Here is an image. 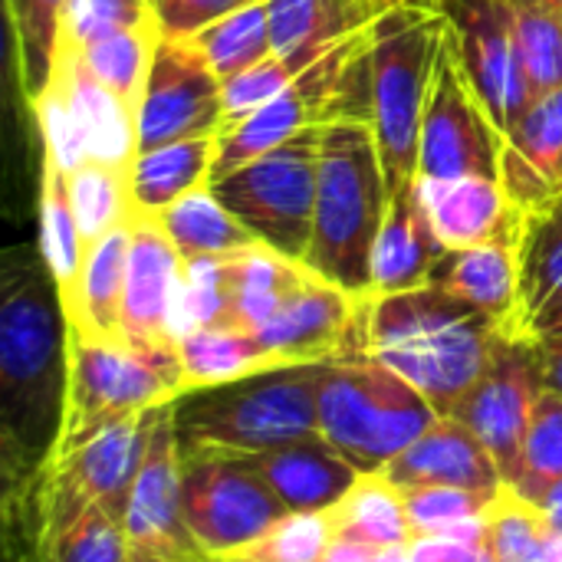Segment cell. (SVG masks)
<instances>
[{
    "label": "cell",
    "instance_id": "obj_21",
    "mask_svg": "<svg viewBox=\"0 0 562 562\" xmlns=\"http://www.w3.org/2000/svg\"><path fill=\"white\" fill-rule=\"evenodd\" d=\"M501 184L524 214L562 191V89L537 99L504 135Z\"/></svg>",
    "mask_w": 562,
    "mask_h": 562
},
{
    "label": "cell",
    "instance_id": "obj_30",
    "mask_svg": "<svg viewBox=\"0 0 562 562\" xmlns=\"http://www.w3.org/2000/svg\"><path fill=\"white\" fill-rule=\"evenodd\" d=\"M188 389L224 385L273 369L260 339L240 326H201L175 339Z\"/></svg>",
    "mask_w": 562,
    "mask_h": 562
},
{
    "label": "cell",
    "instance_id": "obj_7",
    "mask_svg": "<svg viewBox=\"0 0 562 562\" xmlns=\"http://www.w3.org/2000/svg\"><path fill=\"white\" fill-rule=\"evenodd\" d=\"M438 412L402 375L369 356L323 362L319 435L359 468L375 474L418 441Z\"/></svg>",
    "mask_w": 562,
    "mask_h": 562
},
{
    "label": "cell",
    "instance_id": "obj_37",
    "mask_svg": "<svg viewBox=\"0 0 562 562\" xmlns=\"http://www.w3.org/2000/svg\"><path fill=\"white\" fill-rule=\"evenodd\" d=\"M520 273H524V316L562 293V191L524 214L520 231Z\"/></svg>",
    "mask_w": 562,
    "mask_h": 562
},
{
    "label": "cell",
    "instance_id": "obj_50",
    "mask_svg": "<svg viewBox=\"0 0 562 562\" xmlns=\"http://www.w3.org/2000/svg\"><path fill=\"white\" fill-rule=\"evenodd\" d=\"M372 562H415V557H412V543L379 547V550H372Z\"/></svg>",
    "mask_w": 562,
    "mask_h": 562
},
{
    "label": "cell",
    "instance_id": "obj_14",
    "mask_svg": "<svg viewBox=\"0 0 562 562\" xmlns=\"http://www.w3.org/2000/svg\"><path fill=\"white\" fill-rule=\"evenodd\" d=\"M224 128V82L184 43L158 40L135 112L138 151Z\"/></svg>",
    "mask_w": 562,
    "mask_h": 562
},
{
    "label": "cell",
    "instance_id": "obj_33",
    "mask_svg": "<svg viewBox=\"0 0 562 562\" xmlns=\"http://www.w3.org/2000/svg\"><path fill=\"white\" fill-rule=\"evenodd\" d=\"M184 43L214 69L221 82H231L234 76L273 56V30H270L267 0L244 3L240 10L214 20L211 26H204Z\"/></svg>",
    "mask_w": 562,
    "mask_h": 562
},
{
    "label": "cell",
    "instance_id": "obj_44",
    "mask_svg": "<svg viewBox=\"0 0 562 562\" xmlns=\"http://www.w3.org/2000/svg\"><path fill=\"white\" fill-rule=\"evenodd\" d=\"M155 23L148 0H66L59 49H82L95 40Z\"/></svg>",
    "mask_w": 562,
    "mask_h": 562
},
{
    "label": "cell",
    "instance_id": "obj_39",
    "mask_svg": "<svg viewBox=\"0 0 562 562\" xmlns=\"http://www.w3.org/2000/svg\"><path fill=\"white\" fill-rule=\"evenodd\" d=\"M237 254L184 260V277L175 306V339L201 326H234Z\"/></svg>",
    "mask_w": 562,
    "mask_h": 562
},
{
    "label": "cell",
    "instance_id": "obj_12",
    "mask_svg": "<svg viewBox=\"0 0 562 562\" xmlns=\"http://www.w3.org/2000/svg\"><path fill=\"white\" fill-rule=\"evenodd\" d=\"M501 148L504 135L497 132L471 79L464 76L448 36L422 122L418 181L501 178Z\"/></svg>",
    "mask_w": 562,
    "mask_h": 562
},
{
    "label": "cell",
    "instance_id": "obj_38",
    "mask_svg": "<svg viewBox=\"0 0 562 562\" xmlns=\"http://www.w3.org/2000/svg\"><path fill=\"white\" fill-rule=\"evenodd\" d=\"M487 547L494 562H550L560 530L550 524L540 504L524 501L507 484L491 501L487 514Z\"/></svg>",
    "mask_w": 562,
    "mask_h": 562
},
{
    "label": "cell",
    "instance_id": "obj_20",
    "mask_svg": "<svg viewBox=\"0 0 562 562\" xmlns=\"http://www.w3.org/2000/svg\"><path fill=\"white\" fill-rule=\"evenodd\" d=\"M240 458L263 477L286 514L333 510L359 481V468L349 464L323 435Z\"/></svg>",
    "mask_w": 562,
    "mask_h": 562
},
{
    "label": "cell",
    "instance_id": "obj_19",
    "mask_svg": "<svg viewBox=\"0 0 562 562\" xmlns=\"http://www.w3.org/2000/svg\"><path fill=\"white\" fill-rule=\"evenodd\" d=\"M395 487H464L497 497L504 474L481 438L458 418L438 415L431 428L382 468Z\"/></svg>",
    "mask_w": 562,
    "mask_h": 562
},
{
    "label": "cell",
    "instance_id": "obj_22",
    "mask_svg": "<svg viewBox=\"0 0 562 562\" xmlns=\"http://www.w3.org/2000/svg\"><path fill=\"white\" fill-rule=\"evenodd\" d=\"M435 286L487 313L510 333H527L524 316V273L520 244H484L468 250H448Z\"/></svg>",
    "mask_w": 562,
    "mask_h": 562
},
{
    "label": "cell",
    "instance_id": "obj_26",
    "mask_svg": "<svg viewBox=\"0 0 562 562\" xmlns=\"http://www.w3.org/2000/svg\"><path fill=\"white\" fill-rule=\"evenodd\" d=\"M408 0H267L273 53H296L333 46L372 23L392 7Z\"/></svg>",
    "mask_w": 562,
    "mask_h": 562
},
{
    "label": "cell",
    "instance_id": "obj_53",
    "mask_svg": "<svg viewBox=\"0 0 562 562\" xmlns=\"http://www.w3.org/2000/svg\"><path fill=\"white\" fill-rule=\"evenodd\" d=\"M204 562H211V557H207V560H204Z\"/></svg>",
    "mask_w": 562,
    "mask_h": 562
},
{
    "label": "cell",
    "instance_id": "obj_23",
    "mask_svg": "<svg viewBox=\"0 0 562 562\" xmlns=\"http://www.w3.org/2000/svg\"><path fill=\"white\" fill-rule=\"evenodd\" d=\"M445 247L431 231V221L418 201V188L408 194H395L389 201V214L382 221L375 257H372V296L408 293L431 286Z\"/></svg>",
    "mask_w": 562,
    "mask_h": 562
},
{
    "label": "cell",
    "instance_id": "obj_27",
    "mask_svg": "<svg viewBox=\"0 0 562 562\" xmlns=\"http://www.w3.org/2000/svg\"><path fill=\"white\" fill-rule=\"evenodd\" d=\"M132 224H122L89 244L79 293L69 316V329L92 339H122V296Z\"/></svg>",
    "mask_w": 562,
    "mask_h": 562
},
{
    "label": "cell",
    "instance_id": "obj_2",
    "mask_svg": "<svg viewBox=\"0 0 562 562\" xmlns=\"http://www.w3.org/2000/svg\"><path fill=\"white\" fill-rule=\"evenodd\" d=\"M507 333L435 283L369 296L362 310V356L402 375L438 415H454Z\"/></svg>",
    "mask_w": 562,
    "mask_h": 562
},
{
    "label": "cell",
    "instance_id": "obj_6",
    "mask_svg": "<svg viewBox=\"0 0 562 562\" xmlns=\"http://www.w3.org/2000/svg\"><path fill=\"white\" fill-rule=\"evenodd\" d=\"M181 392H188V382L175 342L142 346L69 329L66 422L53 458L76 451L132 415L171 405Z\"/></svg>",
    "mask_w": 562,
    "mask_h": 562
},
{
    "label": "cell",
    "instance_id": "obj_3",
    "mask_svg": "<svg viewBox=\"0 0 562 562\" xmlns=\"http://www.w3.org/2000/svg\"><path fill=\"white\" fill-rule=\"evenodd\" d=\"M445 43L448 13L441 0L398 3L369 30V122L392 198L418 188L422 122Z\"/></svg>",
    "mask_w": 562,
    "mask_h": 562
},
{
    "label": "cell",
    "instance_id": "obj_46",
    "mask_svg": "<svg viewBox=\"0 0 562 562\" xmlns=\"http://www.w3.org/2000/svg\"><path fill=\"white\" fill-rule=\"evenodd\" d=\"M165 40H191L214 20L240 10L254 0H148Z\"/></svg>",
    "mask_w": 562,
    "mask_h": 562
},
{
    "label": "cell",
    "instance_id": "obj_1",
    "mask_svg": "<svg viewBox=\"0 0 562 562\" xmlns=\"http://www.w3.org/2000/svg\"><path fill=\"white\" fill-rule=\"evenodd\" d=\"M69 392V316L40 247H10L0 267V474L3 504L49 468Z\"/></svg>",
    "mask_w": 562,
    "mask_h": 562
},
{
    "label": "cell",
    "instance_id": "obj_43",
    "mask_svg": "<svg viewBox=\"0 0 562 562\" xmlns=\"http://www.w3.org/2000/svg\"><path fill=\"white\" fill-rule=\"evenodd\" d=\"M336 543L329 510L316 514H286L277 520L254 547L234 553L250 562H323Z\"/></svg>",
    "mask_w": 562,
    "mask_h": 562
},
{
    "label": "cell",
    "instance_id": "obj_15",
    "mask_svg": "<svg viewBox=\"0 0 562 562\" xmlns=\"http://www.w3.org/2000/svg\"><path fill=\"white\" fill-rule=\"evenodd\" d=\"M362 310L366 300L339 290L306 267L300 286L254 336L273 369L323 366L333 359L362 356Z\"/></svg>",
    "mask_w": 562,
    "mask_h": 562
},
{
    "label": "cell",
    "instance_id": "obj_4",
    "mask_svg": "<svg viewBox=\"0 0 562 562\" xmlns=\"http://www.w3.org/2000/svg\"><path fill=\"white\" fill-rule=\"evenodd\" d=\"M389 181L369 119H339L323 128L316 227L306 267L339 290L372 296V257L389 214Z\"/></svg>",
    "mask_w": 562,
    "mask_h": 562
},
{
    "label": "cell",
    "instance_id": "obj_10",
    "mask_svg": "<svg viewBox=\"0 0 562 562\" xmlns=\"http://www.w3.org/2000/svg\"><path fill=\"white\" fill-rule=\"evenodd\" d=\"M181 507L188 530L207 557H234L286 517L283 504L240 454L184 445Z\"/></svg>",
    "mask_w": 562,
    "mask_h": 562
},
{
    "label": "cell",
    "instance_id": "obj_16",
    "mask_svg": "<svg viewBox=\"0 0 562 562\" xmlns=\"http://www.w3.org/2000/svg\"><path fill=\"white\" fill-rule=\"evenodd\" d=\"M132 550L145 562H204L207 553L188 530L181 507V445L175 412L165 405L155 418L142 471L122 517Z\"/></svg>",
    "mask_w": 562,
    "mask_h": 562
},
{
    "label": "cell",
    "instance_id": "obj_17",
    "mask_svg": "<svg viewBox=\"0 0 562 562\" xmlns=\"http://www.w3.org/2000/svg\"><path fill=\"white\" fill-rule=\"evenodd\" d=\"M184 277V257L168 240L161 224L135 214L125 260L122 339L142 346L175 342V306Z\"/></svg>",
    "mask_w": 562,
    "mask_h": 562
},
{
    "label": "cell",
    "instance_id": "obj_35",
    "mask_svg": "<svg viewBox=\"0 0 562 562\" xmlns=\"http://www.w3.org/2000/svg\"><path fill=\"white\" fill-rule=\"evenodd\" d=\"M66 181H69V201H72L86 244H95L109 231L135 221L138 211L132 204V184H128L125 165L86 158L72 171H66Z\"/></svg>",
    "mask_w": 562,
    "mask_h": 562
},
{
    "label": "cell",
    "instance_id": "obj_49",
    "mask_svg": "<svg viewBox=\"0 0 562 562\" xmlns=\"http://www.w3.org/2000/svg\"><path fill=\"white\" fill-rule=\"evenodd\" d=\"M323 562H372V550L362 543H349V540H336L326 553Z\"/></svg>",
    "mask_w": 562,
    "mask_h": 562
},
{
    "label": "cell",
    "instance_id": "obj_42",
    "mask_svg": "<svg viewBox=\"0 0 562 562\" xmlns=\"http://www.w3.org/2000/svg\"><path fill=\"white\" fill-rule=\"evenodd\" d=\"M33 562H145L128 543L122 520L89 510L56 540H49Z\"/></svg>",
    "mask_w": 562,
    "mask_h": 562
},
{
    "label": "cell",
    "instance_id": "obj_9",
    "mask_svg": "<svg viewBox=\"0 0 562 562\" xmlns=\"http://www.w3.org/2000/svg\"><path fill=\"white\" fill-rule=\"evenodd\" d=\"M323 128L293 135L260 158L211 181L224 207L250 237L283 257L306 260L316 227Z\"/></svg>",
    "mask_w": 562,
    "mask_h": 562
},
{
    "label": "cell",
    "instance_id": "obj_47",
    "mask_svg": "<svg viewBox=\"0 0 562 562\" xmlns=\"http://www.w3.org/2000/svg\"><path fill=\"white\" fill-rule=\"evenodd\" d=\"M527 333L537 336V339H562V293H557L550 303H543L533 313Z\"/></svg>",
    "mask_w": 562,
    "mask_h": 562
},
{
    "label": "cell",
    "instance_id": "obj_34",
    "mask_svg": "<svg viewBox=\"0 0 562 562\" xmlns=\"http://www.w3.org/2000/svg\"><path fill=\"white\" fill-rule=\"evenodd\" d=\"M306 277V263L283 257L263 244H254L237 254V280H234V326L257 333L263 323L277 316L286 296Z\"/></svg>",
    "mask_w": 562,
    "mask_h": 562
},
{
    "label": "cell",
    "instance_id": "obj_31",
    "mask_svg": "<svg viewBox=\"0 0 562 562\" xmlns=\"http://www.w3.org/2000/svg\"><path fill=\"white\" fill-rule=\"evenodd\" d=\"M155 221L161 224V231L168 234V240L178 247L184 260L240 254L257 244L250 231L224 207V201L214 194L211 184L184 194L181 201L165 207Z\"/></svg>",
    "mask_w": 562,
    "mask_h": 562
},
{
    "label": "cell",
    "instance_id": "obj_25",
    "mask_svg": "<svg viewBox=\"0 0 562 562\" xmlns=\"http://www.w3.org/2000/svg\"><path fill=\"white\" fill-rule=\"evenodd\" d=\"M217 148H221V132L168 142L151 151H138L128 168L135 211L158 217L165 207H171L184 194L207 188L214 178Z\"/></svg>",
    "mask_w": 562,
    "mask_h": 562
},
{
    "label": "cell",
    "instance_id": "obj_45",
    "mask_svg": "<svg viewBox=\"0 0 562 562\" xmlns=\"http://www.w3.org/2000/svg\"><path fill=\"white\" fill-rule=\"evenodd\" d=\"M402 497H405V510H408L415 540L445 533L468 520H477L487 514V507L494 501L487 494L464 491V487H405Z\"/></svg>",
    "mask_w": 562,
    "mask_h": 562
},
{
    "label": "cell",
    "instance_id": "obj_29",
    "mask_svg": "<svg viewBox=\"0 0 562 562\" xmlns=\"http://www.w3.org/2000/svg\"><path fill=\"white\" fill-rule=\"evenodd\" d=\"M336 540L362 543L369 550L412 543V520L402 491L382 474H359L352 491L329 510Z\"/></svg>",
    "mask_w": 562,
    "mask_h": 562
},
{
    "label": "cell",
    "instance_id": "obj_11",
    "mask_svg": "<svg viewBox=\"0 0 562 562\" xmlns=\"http://www.w3.org/2000/svg\"><path fill=\"white\" fill-rule=\"evenodd\" d=\"M543 392L547 379L537 336L507 333L484 375L474 382V389L461 398V405L451 415L481 438V445L497 461L504 484L517 477L520 451Z\"/></svg>",
    "mask_w": 562,
    "mask_h": 562
},
{
    "label": "cell",
    "instance_id": "obj_51",
    "mask_svg": "<svg viewBox=\"0 0 562 562\" xmlns=\"http://www.w3.org/2000/svg\"><path fill=\"white\" fill-rule=\"evenodd\" d=\"M540 507H543V514L550 517V524L562 533V484H557V487L547 494V501H543Z\"/></svg>",
    "mask_w": 562,
    "mask_h": 562
},
{
    "label": "cell",
    "instance_id": "obj_41",
    "mask_svg": "<svg viewBox=\"0 0 562 562\" xmlns=\"http://www.w3.org/2000/svg\"><path fill=\"white\" fill-rule=\"evenodd\" d=\"M557 484H562V395L547 389L533 412L517 477L507 487L530 504H543Z\"/></svg>",
    "mask_w": 562,
    "mask_h": 562
},
{
    "label": "cell",
    "instance_id": "obj_36",
    "mask_svg": "<svg viewBox=\"0 0 562 562\" xmlns=\"http://www.w3.org/2000/svg\"><path fill=\"white\" fill-rule=\"evenodd\" d=\"M158 40H161L158 23H145L138 30H125V33H115L82 49H66V53H72L82 63V69L95 82H102L115 99H122L132 112H138V99H142Z\"/></svg>",
    "mask_w": 562,
    "mask_h": 562
},
{
    "label": "cell",
    "instance_id": "obj_48",
    "mask_svg": "<svg viewBox=\"0 0 562 562\" xmlns=\"http://www.w3.org/2000/svg\"><path fill=\"white\" fill-rule=\"evenodd\" d=\"M543 352V379L547 389L562 395V339H537Z\"/></svg>",
    "mask_w": 562,
    "mask_h": 562
},
{
    "label": "cell",
    "instance_id": "obj_52",
    "mask_svg": "<svg viewBox=\"0 0 562 562\" xmlns=\"http://www.w3.org/2000/svg\"><path fill=\"white\" fill-rule=\"evenodd\" d=\"M514 7H550V10H562V0H510Z\"/></svg>",
    "mask_w": 562,
    "mask_h": 562
},
{
    "label": "cell",
    "instance_id": "obj_13",
    "mask_svg": "<svg viewBox=\"0 0 562 562\" xmlns=\"http://www.w3.org/2000/svg\"><path fill=\"white\" fill-rule=\"evenodd\" d=\"M448 13L451 49L471 79L477 99L507 135L530 109L517 59V30L510 0H441Z\"/></svg>",
    "mask_w": 562,
    "mask_h": 562
},
{
    "label": "cell",
    "instance_id": "obj_8",
    "mask_svg": "<svg viewBox=\"0 0 562 562\" xmlns=\"http://www.w3.org/2000/svg\"><path fill=\"white\" fill-rule=\"evenodd\" d=\"M339 119H369V30L339 40L280 95L221 128L214 178L260 158L300 132L326 128Z\"/></svg>",
    "mask_w": 562,
    "mask_h": 562
},
{
    "label": "cell",
    "instance_id": "obj_40",
    "mask_svg": "<svg viewBox=\"0 0 562 562\" xmlns=\"http://www.w3.org/2000/svg\"><path fill=\"white\" fill-rule=\"evenodd\" d=\"M517 59L530 105L562 89V10L514 7Z\"/></svg>",
    "mask_w": 562,
    "mask_h": 562
},
{
    "label": "cell",
    "instance_id": "obj_24",
    "mask_svg": "<svg viewBox=\"0 0 562 562\" xmlns=\"http://www.w3.org/2000/svg\"><path fill=\"white\" fill-rule=\"evenodd\" d=\"M53 82L66 95L86 158H102V161L132 168L138 155L135 112L122 99H115L102 82H95L82 69V63L66 49H59Z\"/></svg>",
    "mask_w": 562,
    "mask_h": 562
},
{
    "label": "cell",
    "instance_id": "obj_18",
    "mask_svg": "<svg viewBox=\"0 0 562 562\" xmlns=\"http://www.w3.org/2000/svg\"><path fill=\"white\" fill-rule=\"evenodd\" d=\"M418 201L445 250L520 244L524 211L510 201L501 178L418 181Z\"/></svg>",
    "mask_w": 562,
    "mask_h": 562
},
{
    "label": "cell",
    "instance_id": "obj_28",
    "mask_svg": "<svg viewBox=\"0 0 562 562\" xmlns=\"http://www.w3.org/2000/svg\"><path fill=\"white\" fill-rule=\"evenodd\" d=\"M40 250L69 313L79 293V277L89 244L82 237V227L69 201L66 168L49 155H43V175H40Z\"/></svg>",
    "mask_w": 562,
    "mask_h": 562
},
{
    "label": "cell",
    "instance_id": "obj_32",
    "mask_svg": "<svg viewBox=\"0 0 562 562\" xmlns=\"http://www.w3.org/2000/svg\"><path fill=\"white\" fill-rule=\"evenodd\" d=\"M66 0H7L13 63L23 99L33 105L53 82L63 43Z\"/></svg>",
    "mask_w": 562,
    "mask_h": 562
},
{
    "label": "cell",
    "instance_id": "obj_5",
    "mask_svg": "<svg viewBox=\"0 0 562 562\" xmlns=\"http://www.w3.org/2000/svg\"><path fill=\"white\" fill-rule=\"evenodd\" d=\"M323 366L267 369L237 382L188 389L171 402L178 445L260 454L319 435Z\"/></svg>",
    "mask_w": 562,
    "mask_h": 562
}]
</instances>
